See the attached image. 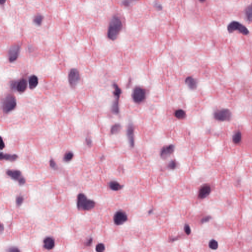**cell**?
<instances>
[{
	"label": "cell",
	"instance_id": "b9f144b4",
	"mask_svg": "<svg viewBox=\"0 0 252 252\" xmlns=\"http://www.w3.org/2000/svg\"><path fill=\"white\" fill-rule=\"evenodd\" d=\"M6 2V0H0V3L1 5H3V4H5Z\"/></svg>",
	"mask_w": 252,
	"mask_h": 252
},
{
	"label": "cell",
	"instance_id": "d590c367",
	"mask_svg": "<svg viewBox=\"0 0 252 252\" xmlns=\"http://www.w3.org/2000/svg\"><path fill=\"white\" fill-rule=\"evenodd\" d=\"M211 219V216H206V217H204V218H203L201 220V223H205L208 222V221H210Z\"/></svg>",
	"mask_w": 252,
	"mask_h": 252
},
{
	"label": "cell",
	"instance_id": "8992f818",
	"mask_svg": "<svg viewBox=\"0 0 252 252\" xmlns=\"http://www.w3.org/2000/svg\"><path fill=\"white\" fill-rule=\"evenodd\" d=\"M146 96L147 92L146 90L139 86L134 87L132 95L133 101L136 104H141L146 99Z\"/></svg>",
	"mask_w": 252,
	"mask_h": 252
},
{
	"label": "cell",
	"instance_id": "8fae6325",
	"mask_svg": "<svg viewBox=\"0 0 252 252\" xmlns=\"http://www.w3.org/2000/svg\"><path fill=\"white\" fill-rule=\"evenodd\" d=\"M127 136L129 146L131 148L134 147L135 145V139H134V127L132 122L129 121L127 129Z\"/></svg>",
	"mask_w": 252,
	"mask_h": 252
},
{
	"label": "cell",
	"instance_id": "2e32d148",
	"mask_svg": "<svg viewBox=\"0 0 252 252\" xmlns=\"http://www.w3.org/2000/svg\"><path fill=\"white\" fill-rule=\"evenodd\" d=\"M28 83L25 78H22L17 82L16 90L19 93L25 92L27 88Z\"/></svg>",
	"mask_w": 252,
	"mask_h": 252
},
{
	"label": "cell",
	"instance_id": "52a82bcc",
	"mask_svg": "<svg viewBox=\"0 0 252 252\" xmlns=\"http://www.w3.org/2000/svg\"><path fill=\"white\" fill-rule=\"evenodd\" d=\"M6 174L13 180L17 182L20 186L25 184L26 179L22 172L17 169H8L6 171Z\"/></svg>",
	"mask_w": 252,
	"mask_h": 252
},
{
	"label": "cell",
	"instance_id": "8d00e7d4",
	"mask_svg": "<svg viewBox=\"0 0 252 252\" xmlns=\"http://www.w3.org/2000/svg\"><path fill=\"white\" fill-rule=\"evenodd\" d=\"M17 84V82H16L15 81L12 82L11 84H10V87H11V89L13 90H16Z\"/></svg>",
	"mask_w": 252,
	"mask_h": 252
},
{
	"label": "cell",
	"instance_id": "5b68a950",
	"mask_svg": "<svg viewBox=\"0 0 252 252\" xmlns=\"http://www.w3.org/2000/svg\"><path fill=\"white\" fill-rule=\"evenodd\" d=\"M17 106V101L15 96L8 95L3 99L2 109L3 113L8 114L14 110Z\"/></svg>",
	"mask_w": 252,
	"mask_h": 252
},
{
	"label": "cell",
	"instance_id": "f546056e",
	"mask_svg": "<svg viewBox=\"0 0 252 252\" xmlns=\"http://www.w3.org/2000/svg\"><path fill=\"white\" fill-rule=\"evenodd\" d=\"M177 166V162L175 160L171 161L168 164V168L170 169H175Z\"/></svg>",
	"mask_w": 252,
	"mask_h": 252
},
{
	"label": "cell",
	"instance_id": "4fadbf2b",
	"mask_svg": "<svg viewBox=\"0 0 252 252\" xmlns=\"http://www.w3.org/2000/svg\"><path fill=\"white\" fill-rule=\"evenodd\" d=\"M211 189L209 185H205L201 187L198 194V197L200 199L203 200L207 198L210 194Z\"/></svg>",
	"mask_w": 252,
	"mask_h": 252
},
{
	"label": "cell",
	"instance_id": "d4e9b609",
	"mask_svg": "<svg viewBox=\"0 0 252 252\" xmlns=\"http://www.w3.org/2000/svg\"><path fill=\"white\" fill-rule=\"evenodd\" d=\"M74 154L72 151H68L65 152L63 157V160L65 162H69L71 161L74 158Z\"/></svg>",
	"mask_w": 252,
	"mask_h": 252
},
{
	"label": "cell",
	"instance_id": "ffe728a7",
	"mask_svg": "<svg viewBox=\"0 0 252 252\" xmlns=\"http://www.w3.org/2000/svg\"><path fill=\"white\" fill-rule=\"evenodd\" d=\"M109 187L111 190L114 191H118L122 190L124 187L123 185L120 184L116 181H111L109 184Z\"/></svg>",
	"mask_w": 252,
	"mask_h": 252
},
{
	"label": "cell",
	"instance_id": "e0dca14e",
	"mask_svg": "<svg viewBox=\"0 0 252 252\" xmlns=\"http://www.w3.org/2000/svg\"><path fill=\"white\" fill-rule=\"evenodd\" d=\"M18 156L16 154H11L3 153V152L1 153L0 154V159L1 161L5 160L6 161L15 162L17 160Z\"/></svg>",
	"mask_w": 252,
	"mask_h": 252
},
{
	"label": "cell",
	"instance_id": "603a6c76",
	"mask_svg": "<svg viewBox=\"0 0 252 252\" xmlns=\"http://www.w3.org/2000/svg\"><path fill=\"white\" fill-rule=\"evenodd\" d=\"M244 13L247 20L250 22H252V3L246 7Z\"/></svg>",
	"mask_w": 252,
	"mask_h": 252
},
{
	"label": "cell",
	"instance_id": "f1b7e54d",
	"mask_svg": "<svg viewBox=\"0 0 252 252\" xmlns=\"http://www.w3.org/2000/svg\"><path fill=\"white\" fill-rule=\"evenodd\" d=\"M105 250V245L103 243H100L97 244L96 246V251L97 252H102Z\"/></svg>",
	"mask_w": 252,
	"mask_h": 252
},
{
	"label": "cell",
	"instance_id": "e575fe53",
	"mask_svg": "<svg viewBox=\"0 0 252 252\" xmlns=\"http://www.w3.org/2000/svg\"><path fill=\"white\" fill-rule=\"evenodd\" d=\"M85 141H86V144H87V145L88 146V147H90L92 146V141L91 140V139L88 138V137L86 138Z\"/></svg>",
	"mask_w": 252,
	"mask_h": 252
},
{
	"label": "cell",
	"instance_id": "277c9868",
	"mask_svg": "<svg viewBox=\"0 0 252 252\" xmlns=\"http://www.w3.org/2000/svg\"><path fill=\"white\" fill-rule=\"evenodd\" d=\"M227 31L230 33H233L238 31L243 35L247 36L250 33L249 30L245 26L237 21H232L227 26Z\"/></svg>",
	"mask_w": 252,
	"mask_h": 252
},
{
	"label": "cell",
	"instance_id": "ac0fdd59",
	"mask_svg": "<svg viewBox=\"0 0 252 252\" xmlns=\"http://www.w3.org/2000/svg\"><path fill=\"white\" fill-rule=\"evenodd\" d=\"M29 88L33 90L35 89L38 85V78L37 76L35 75H31L28 80Z\"/></svg>",
	"mask_w": 252,
	"mask_h": 252
},
{
	"label": "cell",
	"instance_id": "484cf974",
	"mask_svg": "<svg viewBox=\"0 0 252 252\" xmlns=\"http://www.w3.org/2000/svg\"><path fill=\"white\" fill-rule=\"evenodd\" d=\"M43 16L42 15L38 14L34 17L33 22L37 25L40 26L43 21Z\"/></svg>",
	"mask_w": 252,
	"mask_h": 252
},
{
	"label": "cell",
	"instance_id": "4316f807",
	"mask_svg": "<svg viewBox=\"0 0 252 252\" xmlns=\"http://www.w3.org/2000/svg\"><path fill=\"white\" fill-rule=\"evenodd\" d=\"M24 197L21 195H18L16 196L15 198V203L17 207H20L22 205L23 203L24 202Z\"/></svg>",
	"mask_w": 252,
	"mask_h": 252
},
{
	"label": "cell",
	"instance_id": "d6986e66",
	"mask_svg": "<svg viewBox=\"0 0 252 252\" xmlns=\"http://www.w3.org/2000/svg\"><path fill=\"white\" fill-rule=\"evenodd\" d=\"M115 100L112 102L111 106V111L114 114H118L120 112L119 109V100L120 97H114Z\"/></svg>",
	"mask_w": 252,
	"mask_h": 252
},
{
	"label": "cell",
	"instance_id": "9c48e42d",
	"mask_svg": "<svg viewBox=\"0 0 252 252\" xmlns=\"http://www.w3.org/2000/svg\"><path fill=\"white\" fill-rule=\"evenodd\" d=\"M20 52V46L19 45H14L10 47L8 51V59L10 63L16 61L19 57Z\"/></svg>",
	"mask_w": 252,
	"mask_h": 252
},
{
	"label": "cell",
	"instance_id": "30bf717a",
	"mask_svg": "<svg viewBox=\"0 0 252 252\" xmlns=\"http://www.w3.org/2000/svg\"><path fill=\"white\" fill-rule=\"evenodd\" d=\"M128 220V216L123 211L118 210L114 215L113 221L117 226H121L126 223Z\"/></svg>",
	"mask_w": 252,
	"mask_h": 252
},
{
	"label": "cell",
	"instance_id": "ba28073f",
	"mask_svg": "<svg viewBox=\"0 0 252 252\" xmlns=\"http://www.w3.org/2000/svg\"><path fill=\"white\" fill-rule=\"evenodd\" d=\"M80 80L79 72L77 69H72L69 72L68 80L72 88H75Z\"/></svg>",
	"mask_w": 252,
	"mask_h": 252
},
{
	"label": "cell",
	"instance_id": "60d3db41",
	"mask_svg": "<svg viewBox=\"0 0 252 252\" xmlns=\"http://www.w3.org/2000/svg\"><path fill=\"white\" fill-rule=\"evenodd\" d=\"M3 230H4V226H3V224L1 223V226H0V232H1V234H2L3 233Z\"/></svg>",
	"mask_w": 252,
	"mask_h": 252
},
{
	"label": "cell",
	"instance_id": "83f0119b",
	"mask_svg": "<svg viewBox=\"0 0 252 252\" xmlns=\"http://www.w3.org/2000/svg\"><path fill=\"white\" fill-rule=\"evenodd\" d=\"M209 247L212 250H216L218 248V243L215 240L212 239L209 242Z\"/></svg>",
	"mask_w": 252,
	"mask_h": 252
},
{
	"label": "cell",
	"instance_id": "4dcf8cb0",
	"mask_svg": "<svg viewBox=\"0 0 252 252\" xmlns=\"http://www.w3.org/2000/svg\"><path fill=\"white\" fill-rule=\"evenodd\" d=\"M49 166H50V168H52L53 169L57 170L58 169V166L57 164L55 161L53 159H51L50 160Z\"/></svg>",
	"mask_w": 252,
	"mask_h": 252
},
{
	"label": "cell",
	"instance_id": "f35d334b",
	"mask_svg": "<svg viewBox=\"0 0 252 252\" xmlns=\"http://www.w3.org/2000/svg\"><path fill=\"white\" fill-rule=\"evenodd\" d=\"M154 6H155V8L157 9L158 10H162V8H163V7L162 6V5L160 3H156L154 4Z\"/></svg>",
	"mask_w": 252,
	"mask_h": 252
},
{
	"label": "cell",
	"instance_id": "6da1fadb",
	"mask_svg": "<svg viewBox=\"0 0 252 252\" xmlns=\"http://www.w3.org/2000/svg\"><path fill=\"white\" fill-rule=\"evenodd\" d=\"M123 28L121 19L118 16H113L110 20L107 30V38L110 40H116Z\"/></svg>",
	"mask_w": 252,
	"mask_h": 252
},
{
	"label": "cell",
	"instance_id": "ab89813d",
	"mask_svg": "<svg viewBox=\"0 0 252 252\" xmlns=\"http://www.w3.org/2000/svg\"><path fill=\"white\" fill-rule=\"evenodd\" d=\"M5 142L3 141V139L1 137V150H2L3 149L5 148Z\"/></svg>",
	"mask_w": 252,
	"mask_h": 252
},
{
	"label": "cell",
	"instance_id": "cb8c5ba5",
	"mask_svg": "<svg viewBox=\"0 0 252 252\" xmlns=\"http://www.w3.org/2000/svg\"><path fill=\"white\" fill-rule=\"evenodd\" d=\"M121 125L119 123H116L112 126L110 129V133L111 134H119L121 130Z\"/></svg>",
	"mask_w": 252,
	"mask_h": 252
},
{
	"label": "cell",
	"instance_id": "7c38bea8",
	"mask_svg": "<svg viewBox=\"0 0 252 252\" xmlns=\"http://www.w3.org/2000/svg\"><path fill=\"white\" fill-rule=\"evenodd\" d=\"M175 147L173 144L164 146L162 148L160 151V155L161 158L164 160H166L173 154L175 151Z\"/></svg>",
	"mask_w": 252,
	"mask_h": 252
},
{
	"label": "cell",
	"instance_id": "3957f363",
	"mask_svg": "<svg viewBox=\"0 0 252 252\" xmlns=\"http://www.w3.org/2000/svg\"><path fill=\"white\" fill-rule=\"evenodd\" d=\"M213 118L217 121L228 122L232 119V112L230 109L227 108L216 109L213 113Z\"/></svg>",
	"mask_w": 252,
	"mask_h": 252
},
{
	"label": "cell",
	"instance_id": "5bb4252c",
	"mask_svg": "<svg viewBox=\"0 0 252 252\" xmlns=\"http://www.w3.org/2000/svg\"><path fill=\"white\" fill-rule=\"evenodd\" d=\"M185 83L188 88L191 90H195L197 89L198 85V80L191 76L187 77L185 80Z\"/></svg>",
	"mask_w": 252,
	"mask_h": 252
},
{
	"label": "cell",
	"instance_id": "7402d4cb",
	"mask_svg": "<svg viewBox=\"0 0 252 252\" xmlns=\"http://www.w3.org/2000/svg\"><path fill=\"white\" fill-rule=\"evenodd\" d=\"M233 142L235 144H239L242 141V133L240 131H237L232 137Z\"/></svg>",
	"mask_w": 252,
	"mask_h": 252
},
{
	"label": "cell",
	"instance_id": "74e56055",
	"mask_svg": "<svg viewBox=\"0 0 252 252\" xmlns=\"http://www.w3.org/2000/svg\"><path fill=\"white\" fill-rule=\"evenodd\" d=\"M93 238L92 237L90 238L89 239L87 240V241H86V242L85 243V245H86L87 246H91L92 244L93 243Z\"/></svg>",
	"mask_w": 252,
	"mask_h": 252
},
{
	"label": "cell",
	"instance_id": "d6a6232c",
	"mask_svg": "<svg viewBox=\"0 0 252 252\" xmlns=\"http://www.w3.org/2000/svg\"><path fill=\"white\" fill-rule=\"evenodd\" d=\"M184 231L187 235H190L191 233V230L189 225L186 224L184 226Z\"/></svg>",
	"mask_w": 252,
	"mask_h": 252
},
{
	"label": "cell",
	"instance_id": "44dd1931",
	"mask_svg": "<svg viewBox=\"0 0 252 252\" xmlns=\"http://www.w3.org/2000/svg\"><path fill=\"white\" fill-rule=\"evenodd\" d=\"M174 116L178 120H183L186 118L187 114L184 110L182 109H179L174 112Z\"/></svg>",
	"mask_w": 252,
	"mask_h": 252
},
{
	"label": "cell",
	"instance_id": "7bdbcfd3",
	"mask_svg": "<svg viewBox=\"0 0 252 252\" xmlns=\"http://www.w3.org/2000/svg\"><path fill=\"white\" fill-rule=\"evenodd\" d=\"M200 3H204L206 1V0H198Z\"/></svg>",
	"mask_w": 252,
	"mask_h": 252
},
{
	"label": "cell",
	"instance_id": "836d02e7",
	"mask_svg": "<svg viewBox=\"0 0 252 252\" xmlns=\"http://www.w3.org/2000/svg\"><path fill=\"white\" fill-rule=\"evenodd\" d=\"M6 251L9 252H20V250L15 246H11L10 247L8 248Z\"/></svg>",
	"mask_w": 252,
	"mask_h": 252
},
{
	"label": "cell",
	"instance_id": "7a4b0ae2",
	"mask_svg": "<svg viewBox=\"0 0 252 252\" xmlns=\"http://www.w3.org/2000/svg\"><path fill=\"white\" fill-rule=\"evenodd\" d=\"M77 205L79 210L90 211L95 207L96 203L88 198L84 194L80 193L77 196Z\"/></svg>",
	"mask_w": 252,
	"mask_h": 252
},
{
	"label": "cell",
	"instance_id": "1f68e13d",
	"mask_svg": "<svg viewBox=\"0 0 252 252\" xmlns=\"http://www.w3.org/2000/svg\"><path fill=\"white\" fill-rule=\"evenodd\" d=\"M136 1H138V0H123L122 4L124 6H129L131 5L132 2H135Z\"/></svg>",
	"mask_w": 252,
	"mask_h": 252
},
{
	"label": "cell",
	"instance_id": "9a60e30c",
	"mask_svg": "<svg viewBox=\"0 0 252 252\" xmlns=\"http://www.w3.org/2000/svg\"><path fill=\"white\" fill-rule=\"evenodd\" d=\"M43 247L47 250H50L55 247V240L52 237L47 236L43 240Z\"/></svg>",
	"mask_w": 252,
	"mask_h": 252
}]
</instances>
